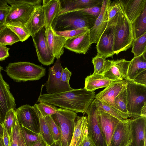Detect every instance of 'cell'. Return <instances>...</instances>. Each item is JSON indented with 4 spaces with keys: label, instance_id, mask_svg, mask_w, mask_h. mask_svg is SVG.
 Segmentation results:
<instances>
[{
    "label": "cell",
    "instance_id": "obj_1",
    "mask_svg": "<svg viewBox=\"0 0 146 146\" xmlns=\"http://www.w3.org/2000/svg\"><path fill=\"white\" fill-rule=\"evenodd\" d=\"M94 92L85 88L53 94H40L37 102H44L76 113H86L94 98Z\"/></svg>",
    "mask_w": 146,
    "mask_h": 146
},
{
    "label": "cell",
    "instance_id": "obj_2",
    "mask_svg": "<svg viewBox=\"0 0 146 146\" xmlns=\"http://www.w3.org/2000/svg\"><path fill=\"white\" fill-rule=\"evenodd\" d=\"M97 18L80 10H75L59 15L54 20L52 27L55 31L93 27Z\"/></svg>",
    "mask_w": 146,
    "mask_h": 146
},
{
    "label": "cell",
    "instance_id": "obj_3",
    "mask_svg": "<svg viewBox=\"0 0 146 146\" xmlns=\"http://www.w3.org/2000/svg\"><path fill=\"white\" fill-rule=\"evenodd\" d=\"M113 35V48L115 54L126 51L131 47L134 40L131 24L121 12L112 27Z\"/></svg>",
    "mask_w": 146,
    "mask_h": 146
},
{
    "label": "cell",
    "instance_id": "obj_4",
    "mask_svg": "<svg viewBox=\"0 0 146 146\" xmlns=\"http://www.w3.org/2000/svg\"><path fill=\"white\" fill-rule=\"evenodd\" d=\"M7 74L17 82L38 80L45 76L46 69L34 63L28 62L11 63L6 67Z\"/></svg>",
    "mask_w": 146,
    "mask_h": 146
},
{
    "label": "cell",
    "instance_id": "obj_5",
    "mask_svg": "<svg viewBox=\"0 0 146 146\" xmlns=\"http://www.w3.org/2000/svg\"><path fill=\"white\" fill-rule=\"evenodd\" d=\"M127 81V109L130 117L134 118L141 116V109L146 104V86Z\"/></svg>",
    "mask_w": 146,
    "mask_h": 146
},
{
    "label": "cell",
    "instance_id": "obj_6",
    "mask_svg": "<svg viewBox=\"0 0 146 146\" xmlns=\"http://www.w3.org/2000/svg\"><path fill=\"white\" fill-rule=\"evenodd\" d=\"M51 116L60 129V146H69L78 116L77 113L68 110L58 108L56 113Z\"/></svg>",
    "mask_w": 146,
    "mask_h": 146
},
{
    "label": "cell",
    "instance_id": "obj_7",
    "mask_svg": "<svg viewBox=\"0 0 146 146\" xmlns=\"http://www.w3.org/2000/svg\"><path fill=\"white\" fill-rule=\"evenodd\" d=\"M97 110L93 100L86 111L88 115V136L93 146H107L99 121Z\"/></svg>",
    "mask_w": 146,
    "mask_h": 146
},
{
    "label": "cell",
    "instance_id": "obj_8",
    "mask_svg": "<svg viewBox=\"0 0 146 146\" xmlns=\"http://www.w3.org/2000/svg\"><path fill=\"white\" fill-rule=\"evenodd\" d=\"M63 68L60 59H57L54 65L49 68L48 79L44 84L48 94L60 93L73 89L69 84L63 82L61 80Z\"/></svg>",
    "mask_w": 146,
    "mask_h": 146
},
{
    "label": "cell",
    "instance_id": "obj_9",
    "mask_svg": "<svg viewBox=\"0 0 146 146\" xmlns=\"http://www.w3.org/2000/svg\"><path fill=\"white\" fill-rule=\"evenodd\" d=\"M36 7L25 3H20L11 6L5 24L20 26L25 28Z\"/></svg>",
    "mask_w": 146,
    "mask_h": 146
},
{
    "label": "cell",
    "instance_id": "obj_10",
    "mask_svg": "<svg viewBox=\"0 0 146 146\" xmlns=\"http://www.w3.org/2000/svg\"><path fill=\"white\" fill-rule=\"evenodd\" d=\"M31 36L39 62L45 66L52 64L55 58L51 54L48 47L45 27Z\"/></svg>",
    "mask_w": 146,
    "mask_h": 146
},
{
    "label": "cell",
    "instance_id": "obj_11",
    "mask_svg": "<svg viewBox=\"0 0 146 146\" xmlns=\"http://www.w3.org/2000/svg\"><path fill=\"white\" fill-rule=\"evenodd\" d=\"M15 110L20 125L36 133H40L38 119L33 106L26 104Z\"/></svg>",
    "mask_w": 146,
    "mask_h": 146
},
{
    "label": "cell",
    "instance_id": "obj_12",
    "mask_svg": "<svg viewBox=\"0 0 146 146\" xmlns=\"http://www.w3.org/2000/svg\"><path fill=\"white\" fill-rule=\"evenodd\" d=\"M130 143L129 146H146V117L128 119Z\"/></svg>",
    "mask_w": 146,
    "mask_h": 146
},
{
    "label": "cell",
    "instance_id": "obj_13",
    "mask_svg": "<svg viewBox=\"0 0 146 146\" xmlns=\"http://www.w3.org/2000/svg\"><path fill=\"white\" fill-rule=\"evenodd\" d=\"M129 62L124 59L116 60L106 59L104 71L101 74L110 80H122L126 78Z\"/></svg>",
    "mask_w": 146,
    "mask_h": 146
},
{
    "label": "cell",
    "instance_id": "obj_14",
    "mask_svg": "<svg viewBox=\"0 0 146 146\" xmlns=\"http://www.w3.org/2000/svg\"><path fill=\"white\" fill-rule=\"evenodd\" d=\"M116 1L121 12L131 24L146 7V0H119Z\"/></svg>",
    "mask_w": 146,
    "mask_h": 146
},
{
    "label": "cell",
    "instance_id": "obj_15",
    "mask_svg": "<svg viewBox=\"0 0 146 146\" xmlns=\"http://www.w3.org/2000/svg\"><path fill=\"white\" fill-rule=\"evenodd\" d=\"M111 3V1L110 0H103L100 14L97 18L93 27L89 31L91 44L97 43L107 27L108 9Z\"/></svg>",
    "mask_w": 146,
    "mask_h": 146
},
{
    "label": "cell",
    "instance_id": "obj_16",
    "mask_svg": "<svg viewBox=\"0 0 146 146\" xmlns=\"http://www.w3.org/2000/svg\"><path fill=\"white\" fill-rule=\"evenodd\" d=\"M127 84V81L125 79L117 81L97 94L94 98L108 104L118 112L114 105V100L119 94L126 88Z\"/></svg>",
    "mask_w": 146,
    "mask_h": 146
},
{
    "label": "cell",
    "instance_id": "obj_17",
    "mask_svg": "<svg viewBox=\"0 0 146 146\" xmlns=\"http://www.w3.org/2000/svg\"><path fill=\"white\" fill-rule=\"evenodd\" d=\"M14 97L11 92L9 85L0 75V122L3 123L7 112L11 109L15 110Z\"/></svg>",
    "mask_w": 146,
    "mask_h": 146
},
{
    "label": "cell",
    "instance_id": "obj_18",
    "mask_svg": "<svg viewBox=\"0 0 146 146\" xmlns=\"http://www.w3.org/2000/svg\"><path fill=\"white\" fill-rule=\"evenodd\" d=\"M46 42L52 55L60 59L64 53V45L68 38L57 35L52 27L46 28Z\"/></svg>",
    "mask_w": 146,
    "mask_h": 146
},
{
    "label": "cell",
    "instance_id": "obj_19",
    "mask_svg": "<svg viewBox=\"0 0 146 146\" xmlns=\"http://www.w3.org/2000/svg\"><path fill=\"white\" fill-rule=\"evenodd\" d=\"M97 114L107 146H110L111 139L115 127L120 121L111 115L98 110Z\"/></svg>",
    "mask_w": 146,
    "mask_h": 146
},
{
    "label": "cell",
    "instance_id": "obj_20",
    "mask_svg": "<svg viewBox=\"0 0 146 146\" xmlns=\"http://www.w3.org/2000/svg\"><path fill=\"white\" fill-rule=\"evenodd\" d=\"M89 31L76 37L68 39L64 48L76 53L86 54L91 45Z\"/></svg>",
    "mask_w": 146,
    "mask_h": 146
},
{
    "label": "cell",
    "instance_id": "obj_21",
    "mask_svg": "<svg viewBox=\"0 0 146 146\" xmlns=\"http://www.w3.org/2000/svg\"><path fill=\"white\" fill-rule=\"evenodd\" d=\"M113 35L112 27L105 29L97 43V54L106 59L115 54L113 48Z\"/></svg>",
    "mask_w": 146,
    "mask_h": 146
},
{
    "label": "cell",
    "instance_id": "obj_22",
    "mask_svg": "<svg viewBox=\"0 0 146 146\" xmlns=\"http://www.w3.org/2000/svg\"><path fill=\"white\" fill-rule=\"evenodd\" d=\"M127 121H119L111 138L110 146H127L130 143L129 125Z\"/></svg>",
    "mask_w": 146,
    "mask_h": 146
},
{
    "label": "cell",
    "instance_id": "obj_23",
    "mask_svg": "<svg viewBox=\"0 0 146 146\" xmlns=\"http://www.w3.org/2000/svg\"><path fill=\"white\" fill-rule=\"evenodd\" d=\"M61 11L59 15L71 11L102 5L103 0H60Z\"/></svg>",
    "mask_w": 146,
    "mask_h": 146
},
{
    "label": "cell",
    "instance_id": "obj_24",
    "mask_svg": "<svg viewBox=\"0 0 146 146\" xmlns=\"http://www.w3.org/2000/svg\"><path fill=\"white\" fill-rule=\"evenodd\" d=\"M45 25V15L41 5L36 7L25 28L31 36L44 27Z\"/></svg>",
    "mask_w": 146,
    "mask_h": 146
},
{
    "label": "cell",
    "instance_id": "obj_25",
    "mask_svg": "<svg viewBox=\"0 0 146 146\" xmlns=\"http://www.w3.org/2000/svg\"><path fill=\"white\" fill-rule=\"evenodd\" d=\"M42 5L45 19V28L52 27V22L61 11L60 0H43Z\"/></svg>",
    "mask_w": 146,
    "mask_h": 146
},
{
    "label": "cell",
    "instance_id": "obj_26",
    "mask_svg": "<svg viewBox=\"0 0 146 146\" xmlns=\"http://www.w3.org/2000/svg\"><path fill=\"white\" fill-rule=\"evenodd\" d=\"M146 53L134 56L130 61L125 80L131 81L138 74L146 70Z\"/></svg>",
    "mask_w": 146,
    "mask_h": 146
},
{
    "label": "cell",
    "instance_id": "obj_27",
    "mask_svg": "<svg viewBox=\"0 0 146 146\" xmlns=\"http://www.w3.org/2000/svg\"><path fill=\"white\" fill-rule=\"evenodd\" d=\"M117 81L105 78L101 74H93L85 78L84 88L87 90L94 92L98 89L106 88Z\"/></svg>",
    "mask_w": 146,
    "mask_h": 146
},
{
    "label": "cell",
    "instance_id": "obj_28",
    "mask_svg": "<svg viewBox=\"0 0 146 146\" xmlns=\"http://www.w3.org/2000/svg\"><path fill=\"white\" fill-rule=\"evenodd\" d=\"M87 121L88 118L86 116H77L69 146H75L82 135L88 130Z\"/></svg>",
    "mask_w": 146,
    "mask_h": 146
},
{
    "label": "cell",
    "instance_id": "obj_29",
    "mask_svg": "<svg viewBox=\"0 0 146 146\" xmlns=\"http://www.w3.org/2000/svg\"><path fill=\"white\" fill-rule=\"evenodd\" d=\"M38 119L40 133L42 136L47 144L51 145L54 141L52 138L48 126L44 117L38 110L36 104L33 106Z\"/></svg>",
    "mask_w": 146,
    "mask_h": 146
},
{
    "label": "cell",
    "instance_id": "obj_30",
    "mask_svg": "<svg viewBox=\"0 0 146 146\" xmlns=\"http://www.w3.org/2000/svg\"><path fill=\"white\" fill-rule=\"evenodd\" d=\"M131 25L134 39L146 33V7Z\"/></svg>",
    "mask_w": 146,
    "mask_h": 146
},
{
    "label": "cell",
    "instance_id": "obj_31",
    "mask_svg": "<svg viewBox=\"0 0 146 146\" xmlns=\"http://www.w3.org/2000/svg\"><path fill=\"white\" fill-rule=\"evenodd\" d=\"M19 41L18 36L7 26L4 25L0 29V45H12Z\"/></svg>",
    "mask_w": 146,
    "mask_h": 146
},
{
    "label": "cell",
    "instance_id": "obj_32",
    "mask_svg": "<svg viewBox=\"0 0 146 146\" xmlns=\"http://www.w3.org/2000/svg\"><path fill=\"white\" fill-rule=\"evenodd\" d=\"M126 88L115 98L114 104L118 112L125 119L127 120V118L130 117L126 106Z\"/></svg>",
    "mask_w": 146,
    "mask_h": 146
},
{
    "label": "cell",
    "instance_id": "obj_33",
    "mask_svg": "<svg viewBox=\"0 0 146 146\" xmlns=\"http://www.w3.org/2000/svg\"><path fill=\"white\" fill-rule=\"evenodd\" d=\"M93 100L98 110L111 115L122 122H125L127 121L128 119H125L114 109L108 104L96 99Z\"/></svg>",
    "mask_w": 146,
    "mask_h": 146
},
{
    "label": "cell",
    "instance_id": "obj_34",
    "mask_svg": "<svg viewBox=\"0 0 146 146\" xmlns=\"http://www.w3.org/2000/svg\"><path fill=\"white\" fill-rule=\"evenodd\" d=\"M131 52L134 56H139L146 52V33L138 38L134 39Z\"/></svg>",
    "mask_w": 146,
    "mask_h": 146
},
{
    "label": "cell",
    "instance_id": "obj_35",
    "mask_svg": "<svg viewBox=\"0 0 146 146\" xmlns=\"http://www.w3.org/2000/svg\"><path fill=\"white\" fill-rule=\"evenodd\" d=\"M120 12L116 1L111 3L108 9V23L106 29L111 28L115 24Z\"/></svg>",
    "mask_w": 146,
    "mask_h": 146
},
{
    "label": "cell",
    "instance_id": "obj_36",
    "mask_svg": "<svg viewBox=\"0 0 146 146\" xmlns=\"http://www.w3.org/2000/svg\"><path fill=\"white\" fill-rule=\"evenodd\" d=\"M20 128L27 146H31L37 141L39 133L34 132L21 125H20Z\"/></svg>",
    "mask_w": 146,
    "mask_h": 146
},
{
    "label": "cell",
    "instance_id": "obj_37",
    "mask_svg": "<svg viewBox=\"0 0 146 146\" xmlns=\"http://www.w3.org/2000/svg\"><path fill=\"white\" fill-rule=\"evenodd\" d=\"M44 117L54 141H60L61 137V132L59 126L55 122L51 115Z\"/></svg>",
    "mask_w": 146,
    "mask_h": 146
},
{
    "label": "cell",
    "instance_id": "obj_38",
    "mask_svg": "<svg viewBox=\"0 0 146 146\" xmlns=\"http://www.w3.org/2000/svg\"><path fill=\"white\" fill-rule=\"evenodd\" d=\"M16 114L15 110L12 109L9 110L5 115L2 123L9 137H11L12 133L13 124Z\"/></svg>",
    "mask_w": 146,
    "mask_h": 146
},
{
    "label": "cell",
    "instance_id": "obj_39",
    "mask_svg": "<svg viewBox=\"0 0 146 146\" xmlns=\"http://www.w3.org/2000/svg\"><path fill=\"white\" fill-rule=\"evenodd\" d=\"M20 131V125L17 120L16 113L13 124L12 133L10 137V146H19Z\"/></svg>",
    "mask_w": 146,
    "mask_h": 146
},
{
    "label": "cell",
    "instance_id": "obj_40",
    "mask_svg": "<svg viewBox=\"0 0 146 146\" xmlns=\"http://www.w3.org/2000/svg\"><path fill=\"white\" fill-rule=\"evenodd\" d=\"M12 30L18 36L20 41L23 42L31 36L25 28L20 26L9 24H5Z\"/></svg>",
    "mask_w": 146,
    "mask_h": 146
},
{
    "label": "cell",
    "instance_id": "obj_41",
    "mask_svg": "<svg viewBox=\"0 0 146 146\" xmlns=\"http://www.w3.org/2000/svg\"><path fill=\"white\" fill-rule=\"evenodd\" d=\"M36 105L41 114L44 116L51 115L55 114L58 108L54 105L47 103L40 102Z\"/></svg>",
    "mask_w": 146,
    "mask_h": 146
},
{
    "label": "cell",
    "instance_id": "obj_42",
    "mask_svg": "<svg viewBox=\"0 0 146 146\" xmlns=\"http://www.w3.org/2000/svg\"><path fill=\"white\" fill-rule=\"evenodd\" d=\"M106 59L102 56L97 54L95 57L92 58V62L94 69L93 74H100L103 73L105 68Z\"/></svg>",
    "mask_w": 146,
    "mask_h": 146
},
{
    "label": "cell",
    "instance_id": "obj_43",
    "mask_svg": "<svg viewBox=\"0 0 146 146\" xmlns=\"http://www.w3.org/2000/svg\"><path fill=\"white\" fill-rule=\"evenodd\" d=\"M89 31L87 28H83L75 30L55 31L57 35L69 39L76 37Z\"/></svg>",
    "mask_w": 146,
    "mask_h": 146
},
{
    "label": "cell",
    "instance_id": "obj_44",
    "mask_svg": "<svg viewBox=\"0 0 146 146\" xmlns=\"http://www.w3.org/2000/svg\"><path fill=\"white\" fill-rule=\"evenodd\" d=\"M8 4L11 6L20 3L28 4L35 7L41 5L42 1L41 0H7Z\"/></svg>",
    "mask_w": 146,
    "mask_h": 146
},
{
    "label": "cell",
    "instance_id": "obj_45",
    "mask_svg": "<svg viewBox=\"0 0 146 146\" xmlns=\"http://www.w3.org/2000/svg\"><path fill=\"white\" fill-rule=\"evenodd\" d=\"M130 81L136 84L146 86V70L139 73Z\"/></svg>",
    "mask_w": 146,
    "mask_h": 146
},
{
    "label": "cell",
    "instance_id": "obj_46",
    "mask_svg": "<svg viewBox=\"0 0 146 146\" xmlns=\"http://www.w3.org/2000/svg\"><path fill=\"white\" fill-rule=\"evenodd\" d=\"M94 6L77 10L83 11L97 18L100 14L101 10V6Z\"/></svg>",
    "mask_w": 146,
    "mask_h": 146
},
{
    "label": "cell",
    "instance_id": "obj_47",
    "mask_svg": "<svg viewBox=\"0 0 146 146\" xmlns=\"http://www.w3.org/2000/svg\"><path fill=\"white\" fill-rule=\"evenodd\" d=\"M72 74V72L67 67L63 68L61 75V80L63 82L69 84V82Z\"/></svg>",
    "mask_w": 146,
    "mask_h": 146
},
{
    "label": "cell",
    "instance_id": "obj_48",
    "mask_svg": "<svg viewBox=\"0 0 146 146\" xmlns=\"http://www.w3.org/2000/svg\"><path fill=\"white\" fill-rule=\"evenodd\" d=\"M10 9H0V29L5 24L6 18Z\"/></svg>",
    "mask_w": 146,
    "mask_h": 146
},
{
    "label": "cell",
    "instance_id": "obj_49",
    "mask_svg": "<svg viewBox=\"0 0 146 146\" xmlns=\"http://www.w3.org/2000/svg\"><path fill=\"white\" fill-rule=\"evenodd\" d=\"M2 140L4 146H10V137L6 129L3 125Z\"/></svg>",
    "mask_w": 146,
    "mask_h": 146
},
{
    "label": "cell",
    "instance_id": "obj_50",
    "mask_svg": "<svg viewBox=\"0 0 146 146\" xmlns=\"http://www.w3.org/2000/svg\"><path fill=\"white\" fill-rule=\"evenodd\" d=\"M38 135L37 141L31 146H46L47 144L40 133H38Z\"/></svg>",
    "mask_w": 146,
    "mask_h": 146
},
{
    "label": "cell",
    "instance_id": "obj_51",
    "mask_svg": "<svg viewBox=\"0 0 146 146\" xmlns=\"http://www.w3.org/2000/svg\"><path fill=\"white\" fill-rule=\"evenodd\" d=\"M9 48H7L5 49L0 50V61L5 60L9 56Z\"/></svg>",
    "mask_w": 146,
    "mask_h": 146
},
{
    "label": "cell",
    "instance_id": "obj_52",
    "mask_svg": "<svg viewBox=\"0 0 146 146\" xmlns=\"http://www.w3.org/2000/svg\"><path fill=\"white\" fill-rule=\"evenodd\" d=\"M80 146H93L88 135L86 136L82 141Z\"/></svg>",
    "mask_w": 146,
    "mask_h": 146
},
{
    "label": "cell",
    "instance_id": "obj_53",
    "mask_svg": "<svg viewBox=\"0 0 146 146\" xmlns=\"http://www.w3.org/2000/svg\"><path fill=\"white\" fill-rule=\"evenodd\" d=\"M10 7L8 5L7 0H0V9H10Z\"/></svg>",
    "mask_w": 146,
    "mask_h": 146
},
{
    "label": "cell",
    "instance_id": "obj_54",
    "mask_svg": "<svg viewBox=\"0 0 146 146\" xmlns=\"http://www.w3.org/2000/svg\"><path fill=\"white\" fill-rule=\"evenodd\" d=\"M88 135V131L85 132L81 136L75 146H80L81 144L85 137Z\"/></svg>",
    "mask_w": 146,
    "mask_h": 146
},
{
    "label": "cell",
    "instance_id": "obj_55",
    "mask_svg": "<svg viewBox=\"0 0 146 146\" xmlns=\"http://www.w3.org/2000/svg\"><path fill=\"white\" fill-rule=\"evenodd\" d=\"M19 146H27L23 138L21 130L19 139Z\"/></svg>",
    "mask_w": 146,
    "mask_h": 146
},
{
    "label": "cell",
    "instance_id": "obj_56",
    "mask_svg": "<svg viewBox=\"0 0 146 146\" xmlns=\"http://www.w3.org/2000/svg\"><path fill=\"white\" fill-rule=\"evenodd\" d=\"M141 116L146 117V104H145L141 109Z\"/></svg>",
    "mask_w": 146,
    "mask_h": 146
},
{
    "label": "cell",
    "instance_id": "obj_57",
    "mask_svg": "<svg viewBox=\"0 0 146 146\" xmlns=\"http://www.w3.org/2000/svg\"><path fill=\"white\" fill-rule=\"evenodd\" d=\"M3 134V124L0 122V137L2 139Z\"/></svg>",
    "mask_w": 146,
    "mask_h": 146
},
{
    "label": "cell",
    "instance_id": "obj_58",
    "mask_svg": "<svg viewBox=\"0 0 146 146\" xmlns=\"http://www.w3.org/2000/svg\"><path fill=\"white\" fill-rule=\"evenodd\" d=\"M51 146H60V141H54Z\"/></svg>",
    "mask_w": 146,
    "mask_h": 146
},
{
    "label": "cell",
    "instance_id": "obj_59",
    "mask_svg": "<svg viewBox=\"0 0 146 146\" xmlns=\"http://www.w3.org/2000/svg\"><path fill=\"white\" fill-rule=\"evenodd\" d=\"M7 47L6 46L0 45V50L6 49Z\"/></svg>",
    "mask_w": 146,
    "mask_h": 146
},
{
    "label": "cell",
    "instance_id": "obj_60",
    "mask_svg": "<svg viewBox=\"0 0 146 146\" xmlns=\"http://www.w3.org/2000/svg\"><path fill=\"white\" fill-rule=\"evenodd\" d=\"M0 146H4L2 139L0 137Z\"/></svg>",
    "mask_w": 146,
    "mask_h": 146
},
{
    "label": "cell",
    "instance_id": "obj_61",
    "mask_svg": "<svg viewBox=\"0 0 146 146\" xmlns=\"http://www.w3.org/2000/svg\"><path fill=\"white\" fill-rule=\"evenodd\" d=\"M2 69V67H1L0 66V75H1V70Z\"/></svg>",
    "mask_w": 146,
    "mask_h": 146
},
{
    "label": "cell",
    "instance_id": "obj_62",
    "mask_svg": "<svg viewBox=\"0 0 146 146\" xmlns=\"http://www.w3.org/2000/svg\"><path fill=\"white\" fill-rule=\"evenodd\" d=\"M46 146H51L50 145H47Z\"/></svg>",
    "mask_w": 146,
    "mask_h": 146
},
{
    "label": "cell",
    "instance_id": "obj_63",
    "mask_svg": "<svg viewBox=\"0 0 146 146\" xmlns=\"http://www.w3.org/2000/svg\"></svg>",
    "mask_w": 146,
    "mask_h": 146
}]
</instances>
